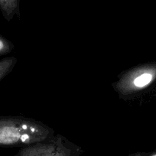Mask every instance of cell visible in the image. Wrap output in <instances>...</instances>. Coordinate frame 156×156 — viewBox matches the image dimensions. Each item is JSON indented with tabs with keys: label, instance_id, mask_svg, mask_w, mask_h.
Returning <instances> with one entry per match:
<instances>
[{
	"label": "cell",
	"instance_id": "obj_1",
	"mask_svg": "<svg viewBox=\"0 0 156 156\" xmlns=\"http://www.w3.org/2000/svg\"><path fill=\"white\" fill-rule=\"evenodd\" d=\"M55 135L53 129L23 116L0 117V146L25 147Z\"/></svg>",
	"mask_w": 156,
	"mask_h": 156
},
{
	"label": "cell",
	"instance_id": "obj_2",
	"mask_svg": "<svg viewBox=\"0 0 156 156\" xmlns=\"http://www.w3.org/2000/svg\"><path fill=\"white\" fill-rule=\"evenodd\" d=\"M156 83V61L144 63L121 73L112 86L122 98L139 95Z\"/></svg>",
	"mask_w": 156,
	"mask_h": 156
},
{
	"label": "cell",
	"instance_id": "obj_3",
	"mask_svg": "<svg viewBox=\"0 0 156 156\" xmlns=\"http://www.w3.org/2000/svg\"><path fill=\"white\" fill-rule=\"evenodd\" d=\"M83 151L79 145L60 134L43 141L22 147L14 156H81Z\"/></svg>",
	"mask_w": 156,
	"mask_h": 156
},
{
	"label": "cell",
	"instance_id": "obj_4",
	"mask_svg": "<svg viewBox=\"0 0 156 156\" xmlns=\"http://www.w3.org/2000/svg\"><path fill=\"white\" fill-rule=\"evenodd\" d=\"M20 0H0V11L7 22L20 16Z\"/></svg>",
	"mask_w": 156,
	"mask_h": 156
},
{
	"label": "cell",
	"instance_id": "obj_5",
	"mask_svg": "<svg viewBox=\"0 0 156 156\" xmlns=\"http://www.w3.org/2000/svg\"><path fill=\"white\" fill-rule=\"evenodd\" d=\"M16 63L17 58L15 57H8L0 60V80H2L12 71Z\"/></svg>",
	"mask_w": 156,
	"mask_h": 156
},
{
	"label": "cell",
	"instance_id": "obj_6",
	"mask_svg": "<svg viewBox=\"0 0 156 156\" xmlns=\"http://www.w3.org/2000/svg\"><path fill=\"white\" fill-rule=\"evenodd\" d=\"M15 46L9 40L0 34V55H7L13 51Z\"/></svg>",
	"mask_w": 156,
	"mask_h": 156
},
{
	"label": "cell",
	"instance_id": "obj_7",
	"mask_svg": "<svg viewBox=\"0 0 156 156\" xmlns=\"http://www.w3.org/2000/svg\"><path fill=\"white\" fill-rule=\"evenodd\" d=\"M144 154H145V153L143 152H137V153H134V154H129V156H143Z\"/></svg>",
	"mask_w": 156,
	"mask_h": 156
},
{
	"label": "cell",
	"instance_id": "obj_8",
	"mask_svg": "<svg viewBox=\"0 0 156 156\" xmlns=\"http://www.w3.org/2000/svg\"><path fill=\"white\" fill-rule=\"evenodd\" d=\"M143 156H156V151L150 153H145Z\"/></svg>",
	"mask_w": 156,
	"mask_h": 156
}]
</instances>
